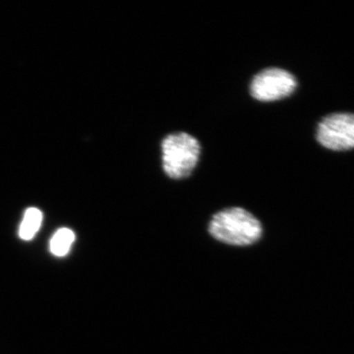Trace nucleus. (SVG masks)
I'll return each instance as SVG.
<instances>
[{
	"mask_svg": "<svg viewBox=\"0 0 354 354\" xmlns=\"http://www.w3.org/2000/svg\"><path fill=\"white\" fill-rule=\"evenodd\" d=\"M209 232L216 241L234 246H246L261 239L263 227L260 221L242 208L218 212L209 221Z\"/></svg>",
	"mask_w": 354,
	"mask_h": 354,
	"instance_id": "f257e3e1",
	"label": "nucleus"
},
{
	"mask_svg": "<svg viewBox=\"0 0 354 354\" xmlns=\"http://www.w3.org/2000/svg\"><path fill=\"white\" fill-rule=\"evenodd\" d=\"M199 142L187 133H174L165 137L162 143V167L171 178L189 176L199 160Z\"/></svg>",
	"mask_w": 354,
	"mask_h": 354,
	"instance_id": "f03ea898",
	"label": "nucleus"
},
{
	"mask_svg": "<svg viewBox=\"0 0 354 354\" xmlns=\"http://www.w3.org/2000/svg\"><path fill=\"white\" fill-rule=\"evenodd\" d=\"M317 140L333 151L354 149V113H333L319 123Z\"/></svg>",
	"mask_w": 354,
	"mask_h": 354,
	"instance_id": "7ed1b4c3",
	"label": "nucleus"
},
{
	"mask_svg": "<svg viewBox=\"0 0 354 354\" xmlns=\"http://www.w3.org/2000/svg\"><path fill=\"white\" fill-rule=\"evenodd\" d=\"M297 82L290 72L279 68L263 70L254 77L251 95L261 102H274L288 97L295 92Z\"/></svg>",
	"mask_w": 354,
	"mask_h": 354,
	"instance_id": "20e7f679",
	"label": "nucleus"
},
{
	"mask_svg": "<svg viewBox=\"0 0 354 354\" xmlns=\"http://www.w3.org/2000/svg\"><path fill=\"white\" fill-rule=\"evenodd\" d=\"M43 221V214L37 208H30L25 212L24 218L20 225L19 235L24 241H31L39 232Z\"/></svg>",
	"mask_w": 354,
	"mask_h": 354,
	"instance_id": "39448f33",
	"label": "nucleus"
},
{
	"mask_svg": "<svg viewBox=\"0 0 354 354\" xmlns=\"http://www.w3.org/2000/svg\"><path fill=\"white\" fill-rule=\"evenodd\" d=\"M74 241H75V234L71 230L66 227L59 228L51 239V253L58 257L66 255Z\"/></svg>",
	"mask_w": 354,
	"mask_h": 354,
	"instance_id": "423d86ee",
	"label": "nucleus"
}]
</instances>
